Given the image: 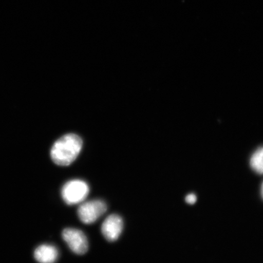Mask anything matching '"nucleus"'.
Wrapping results in <instances>:
<instances>
[{"instance_id": "obj_1", "label": "nucleus", "mask_w": 263, "mask_h": 263, "mask_svg": "<svg viewBox=\"0 0 263 263\" xmlns=\"http://www.w3.org/2000/svg\"><path fill=\"white\" fill-rule=\"evenodd\" d=\"M82 147V140L77 135H65L52 146L50 153L51 159L58 165H70L77 159Z\"/></svg>"}, {"instance_id": "obj_2", "label": "nucleus", "mask_w": 263, "mask_h": 263, "mask_svg": "<svg viewBox=\"0 0 263 263\" xmlns=\"http://www.w3.org/2000/svg\"><path fill=\"white\" fill-rule=\"evenodd\" d=\"M89 193L88 184L81 180H72L62 187L61 195L68 205L78 204L86 199Z\"/></svg>"}, {"instance_id": "obj_3", "label": "nucleus", "mask_w": 263, "mask_h": 263, "mask_svg": "<svg viewBox=\"0 0 263 263\" xmlns=\"http://www.w3.org/2000/svg\"><path fill=\"white\" fill-rule=\"evenodd\" d=\"M106 203L101 200H90L82 203L78 210L79 218L85 224H91L107 212Z\"/></svg>"}, {"instance_id": "obj_4", "label": "nucleus", "mask_w": 263, "mask_h": 263, "mask_svg": "<svg viewBox=\"0 0 263 263\" xmlns=\"http://www.w3.org/2000/svg\"><path fill=\"white\" fill-rule=\"evenodd\" d=\"M62 238L74 254L84 255L88 251L87 238L80 230L68 228L62 232Z\"/></svg>"}, {"instance_id": "obj_5", "label": "nucleus", "mask_w": 263, "mask_h": 263, "mask_svg": "<svg viewBox=\"0 0 263 263\" xmlns=\"http://www.w3.org/2000/svg\"><path fill=\"white\" fill-rule=\"evenodd\" d=\"M123 229V221L119 215H111L105 219L101 232L108 241L114 242L119 238Z\"/></svg>"}, {"instance_id": "obj_6", "label": "nucleus", "mask_w": 263, "mask_h": 263, "mask_svg": "<svg viewBox=\"0 0 263 263\" xmlns=\"http://www.w3.org/2000/svg\"><path fill=\"white\" fill-rule=\"evenodd\" d=\"M58 256V249L52 245H41L34 252V258L39 263H54Z\"/></svg>"}, {"instance_id": "obj_7", "label": "nucleus", "mask_w": 263, "mask_h": 263, "mask_svg": "<svg viewBox=\"0 0 263 263\" xmlns=\"http://www.w3.org/2000/svg\"><path fill=\"white\" fill-rule=\"evenodd\" d=\"M250 164L255 172L263 174V147L258 148L253 154L250 160Z\"/></svg>"}, {"instance_id": "obj_8", "label": "nucleus", "mask_w": 263, "mask_h": 263, "mask_svg": "<svg viewBox=\"0 0 263 263\" xmlns=\"http://www.w3.org/2000/svg\"><path fill=\"white\" fill-rule=\"evenodd\" d=\"M197 197L194 194H190L185 197V201L189 204L193 205L196 202Z\"/></svg>"}, {"instance_id": "obj_9", "label": "nucleus", "mask_w": 263, "mask_h": 263, "mask_svg": "<svg viewBox=\"0 0 263 263\" xmlns=\"http://www.w3.org/2000/svg\"><path fill=\"white\" fill-rule=\"evenodd\" d=\"M261 193L262 197L263 198V183H262V185H261Z\"/></svg>"}]
</instances>
